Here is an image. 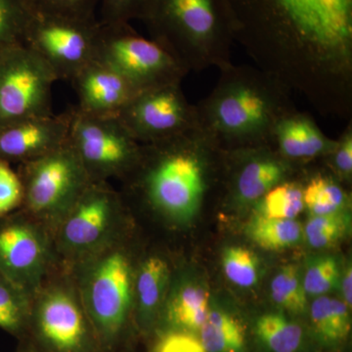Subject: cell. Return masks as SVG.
Masks as SVG:
<instances>
[{"label":"cell","mask_w":352,"mask_h":352,"mask_svg":"<svg viewBox=\"0 0 352 352\" xmlns=\"http://www.w3.org/2000/svg\"><path fill=\"white\" fill-rule=\"evenodd\" d=\"M16 352H19V351H16Z\"/></svg>","instance_id":"ab89813d"},{"label":"cell","mask_w":352,"mask_h":352,"mask_svg":"<svg viewBox=\"0 0 352 352\" xmlns=\"http://www.w3.org/2000/svg\"><path fill=\"white\" fill-rule=\"evenodd\" d=\"M254 212L270 219H295L305 210L303 183L289 179L273 187L258 201Z\"/></svg>","instance_id":"484cf974"},{"label":"cell","mask_w":352,"mask_h":352,"mask_svg":"<svg viewBox=\"0 0 352 352\" xmlns=\"http://www.w3.org/2000/svg\"><path fill=\"white\" fill-rule=\"evenodd\" d=\"M56 76L24 43L0 52V129L53 113Z\"/></svg>","instance_id":"7c38bea8"},{"label":"cell","mask_w":352,"mask_h":352,"mask_svg":"<svg viewBox=\"0 0 352 352\" xmlns=\"http://www.w3.org/2000/svg\"><path fill=\"white\" fill-rule=\"evenodd\" d=\"M17 351L19 352H36L32 351L31 347L27 346L24 342H20L19 347H18Z\"/></svg>","instance_id":"f35d334b"},{"label":"cell","mask_w":352,"mask_h":352,"mask_svg":"<svg viewBox=\"0 0 352 352\" xmlns=\"http://www.w3.org/2000/svg\"><path fill=\"white\" fill-rule=\"evenodd\" d=\"M226 277L237 286H254L258 280V259L254 252L242 247H230L222 256Z\"/></svg>","instance_id":"4dcf8cb0"},{"label":"cell","mask_w":352,"mask_h":352,"mask_svg":"<svg viewBox=\"0 0 352 352\" xmlns=\"http://www.w3.org/2000/svg\"><path fill=\"white\" fill-rule=\"evenodd\" d=\"M32 14L25 0H0V52L24 43Z\"/></svg>","instance_id":"f1b7e54d"},{"label":"cell","mask_w":352,"mask_h":352,"mask_svg":"<svg viewBox=\"0 0 352 352\" xmlns=\"http://www.w3.org/2000/svg\"><path fill=\"white\" fill-rule=\"evenodd\" d=\"M118 119L140 144H150L198 127L196 106L182 85H164L139 92Z\"/></svg>","instance_id":"5bb4252c"},{"label":"cell","mask_w":352,"mask_h":352,"mask_svg":"<svg viewBox=\"0 0 352 352\" xmlns=\"http://www.w3.org/2000/svg\"><path fill=\"white\" fill-rule=\"evenodd\" d=\"M347 227V212L327 215L310 214L303 234L311 247L323 249L336 244L346 234Z\"/></svg>","instance_id":"f546056e"},{"label":"cell","mask_w":352,"mask_h":352,"mask_svg":"<svg viewBox=\"0 0 352 352\" xmlns=\"http://www.w3.org/2000/svg\"><path fill=\"white\" fill-rule=\"evenodd\" d=\"M66 112L30 118L0 129V160L25 164L54 151L68 142Z\"/></svg>","instance_id":"2e32d148"},{"label":"cell","mask_w":352,"mask_h":352,"mask_svg":"<svg viewBox=\"0 0 352 352\" xmlns=\"http://www.w3.org/2000/svg\"><path fill=\"white\" fill-rule=\"evenodd\" d=\"M34 13L80 19H98L100 0H25Z\"/></svg>","instance_id":"1f68e13d"},{"label":"cell","mask_w":352,"mask_h":352,"mask_svg":"<svg viewBox=\"0 0 352 352\" xmlns=\"http://www.w3.org/2000/svg\"><path fill=\"white\" fill-rule=\"evenodd\" d=\"M154 352H207L190 333L166 332L157 340Z\"/></svg>","instance_id":"8d00e7d4"},{"label":"cell","mask_w":352,"mask_h":352,"mask_svg":"<svg viewBox=\"0 0 352 352\" xmlns=\"http://www.w3.org/2000/svg\"><path fill=\"white\" fill-rule=\"evenodd\" d=\"M271 296L279 307L292 314L307 309V293L296 265H287L277 273L271 283Z\"/></svg>","instance_id":"83f0119b"},{"label":"cell","mask_w":352,"mask_h":352,"mask_svg":"<svg viewBox=\"0 0 352 352\" xmlns=\"http://www.w3.org/2000/svg\"><path fill=\"white\" fill-rule=\"evenodd\" d=\"M303 203L312 215L347 212L349 197L332 175L317 173L303 183Z\"/></svg>","instance_id":"603a6c76"},{"label":"cell","mask_w":352,"mask_h":352,"mask_svg":"<svg viewBox=\"0 0 352 352\" xmlns=\"http://www.w3.org/2000/svg\"><path fill=\"white\" fill-rule=\"evenodd\" d=\"M271 145L289 163H305L327 156L336 140L326 136L309 115L295 109L277 122Z\"/></svg>","instance_id":"ac0fdd59"},{"label":"cell","mask_w":352,"mask_h":352,"mask_svg":"<svg viewBox=\"0 0 352 352\" xmlns=\"http://www.w3.org/2000/svg\"><path fill=\"white\" fill-rule=\"evenodd\" d=\"M101 352H120L133 314V276L120 237L69 266Z\"/></svg>","instance_id":"5b68a950"},{"label":"cell","mask_w":352,"mask_h":352,"mask_svg":"<svg viewBox=\"0 0 352 352\" xmlns=\"http://www.w3.org/2000/svg\"><path fill=\"white\" fill-rule=\"evenodd\" d=\"M234 38L326 117L352 115V0H226Z\"/></svg>","instance_id":"6da1fadb"},{"label":"cell","mask_w":352,"mask_h":352,"mask_svg":"<svg viewBox=\"0 0 352 352\" xmlns=\"http://www.w3.org/2000/svg\"><path fill=\"white\" fill-rule=\"evenodd\" d=\"M247 235L261 249L282 251L300 242L303 229L296 219H270L254 212L248 223Z\"/></svg>","instance_id":"7402d4cb"},{"label":"cell","mask_w":352,"mask_h":352,"mask_svg":"<svg viewBox=\"0 0 352 352\" xmlns=\"http://www.w3.org/2000/svg\"><path fill=\"white\" fill-rule=\"evenodd\" d=\"M122 199L108 182H90L52 234L57 258L69 266L120 237Z\"/></svg>","instance_id":"9c48e42d"},{"label":"cell","mask_w":352,"mask_h":352,"mask_svg":"<svg viewBox=\"0 0 352 352\" xmlns=\"http://www.w3.org/2000/svg\"><path fill=\"white\" fill-rule=\"evenodd\" d=\"M256 333L272 352H296L302 346V329L283 315H263L256 324Z\"/></svg>","instance_id":"4316f807"},{"label":"cell","mask_w":352,"mask_h":352,"mask_svg":"<svg viewBox=\"0 0 352 352\" xmlns=\"http://www.w3.org/2000/svg\"><path fill=\"white\" fill-rule=\"evenodd\" d=\"M17 171L23 186L21 208L51 235L92 182L68 142L38 159L19 164Z\"/></svg>","instance_id":"52a82bcc"},{"label":"cell","mask_w":352,"mask_h":352,"mask_svg":"<svg viewBox=\"0 0 352 352\" xmlns=\"http://www.w3.org/2000/svg\"><path fill=\"white\" fill-rule=\"evenodd\" d=\"M200 331L199 340L207 352H241L244 349V326L226 312L210 310Z\"/></svg>","instance_id":"44dd1931"},{"label":"cell","mask_w":352,"mask_h":352,"mask_svg":"<svg viewBox=\"0 0 352 352\" xmlns=\"http://www.w3.org/2000/svg\"><path fill=\"white\" fill-rule=\"evenodd\" d=\"M24 342L36 352H101L94 328L67 268L50 275L32 298Z\"/></svg>","instance_id":"8992f818"},{"label":"cell","mask_w":352,"mask_h":352,"mask_svg":"<svg viewBox=\"0 0 352 352\" xmlns=\"http://www.w3.org/2000/svg\"><path fill=\"white\" fill-rule=\"evenodd\" d=\"M226 157L234 164L230 194L239 204H254L273 187L292 179L294 164L278 154L272 145L252 146L228 150Z\"/></svg>","instance_id":"9a60e30c"},{"label":"cell","mask_w":352,"mask_h":352,"mask_svg":"<svg viewBox=\"0 0 352 352\" xmlns=\"http://www.w3.org/2000/svg\"><path fill=\"white\" fill-rule=\"evenodd\" d=\"M23 186L18 171L11 164L0 160V219L20 210Z\"/></svg>","instance_id":"836d02e7"},{"label":"cell","mask_w":352,"mask_h":352,"mask_svg":"<svg viewBox=\"0 0 352 352\" xmlns=\"http://www.w3.org/2000/svg\"><path fill=\"white\" fill-rule=\"evenodd\" d=\"M352 271L351 267L347 268L342 280V302L351 308L352 303Z\"/></svg>","instance_id":"74e56055"},{"label":"cell","mask_w":352,"mask_h":352,"mask_svg":"<svg viewBox=\"0 0 352 352\" xmlns=\"http://www.w3.org/2000/svg\"><path fill=\"white\" fill-rule=\"evenodd\" d=\"M138 20L188 72L232 63L235 38L226 0H147Z\"/></svg>","instance_id":"277c9868"},{"label":"cell","mask_w":352,"mask_h":352,"mask_svg":"<svg viewBox=\"0 0 352 352\" xmlns=\"http://www.w3.org/2000/svg\"><path fill=\"white\" fill-rule=\"evenodd\" d=\"M32 300L0 273V329L20 342L29 331Z\"/></svg>","instance_id":"cb8c5ba5"},{"label":"cell","mask_w":352,"mask_h":352,"mask_svg":"<svg viewBox=\"0 0 352 352\" xmlns=\"http://www.w3.org/2000/svg\"><path fill=\"white\" fill-rule=\"evenodd\" d=\"M339 264L335 258L325 256L316 259L308 266L303 278L305 293L310 296H322L339 282Z\"/></svg>","instance_id":"d6a6232c"},{"label":"cell","mask_w":352,"mask_h":352,"mask_svg":"<svg viewBox=\"0 0 352 352\" xmlns=\"http://www.w3.org/2000/svg\"><path fill=\"white\" fill-rule=\"evenodd\" d=\"M57 258L50 231L22 208L0 219V273L31 300Z\"/></svg>","instance_id":"8fae6325"},{"label":"cell","mask_w":352,"mask_h":352,"mask_svg":"<svg viewBox=\"0 0 352 352\" xmlns=\"http://www.w3.org/2000/svg\"><path fill=\"white\" fill-rule=\"evenodd\" d=\"M170 270L166 259L152 256L134 270L133 310L139 325L144 330L156 323L168 296Z\"/></svg>","instance_id":"d6986e66"},{"label":"cell","mask_w":352,"mask_h":352,"mask_svg":"<svg viewBox=\"0 0 352 352\" xmlns=\"http://www.w3.org/2000/svg\"><path fill=\"white\" fill-rule=\"evenodd\" d=\"M147 0H100L101 23H131L139 19Z\"/></svg>","instance_id":"e575fe53"},{"label":"cell","mask_w":352,"mask_h":352,"mask_svg":"<svg viewBox=\"0 0 352 352\" xmlns=\"http://www.w3.org/2000/svg\"><path fill=\"white\" fill-rule=\"evenodd\" d=\"M98 19L32 14L24 43L56 76L71 80L95 59Z\"/></svg>","instance_id":"4fadbf2b"},{"label":"cell","mask_w":352,"mask_h":352,"mask_svg":"<svg viewBox=\"0 0 352 352\" xmlns=\"http://www.w3.org/2000/svg\"><path fill=\"white\" fill-rule=\"evenodd\" d=\"M221 151L198 127L141 144L138 163L124 178L127 190L168 219H192L210 188L212 159Z\"/></svg>","instance_id":"3957f363"},{"label":"cell","mask_w":352,"mask_h":352,"mask_svg":"<svg viewBox=\"0 0 352 352\" xmlns=\"http://www.w3.org/2000/svg\"><path fill=\"white\" fill-rule=\"evenodd\" d=\"M80 112L99 118H118L139 94L124 76L94 59L71 80Z\"/></svg>","instance_id":"e0dca14e"},{"label":"cell","mask_w":352,"mask_h":352,"mask_svg":"<svg viewBox=\"0 0 352 352\" xmlns=\"http://www.w3.org/2000/svg\"><path fill=\"white\" fill-rule=\"evenodd\" d=\"M331 168L340 180L351 179L352 175V126L351 120L349 126L342 131V135L336 140V145L327 156Z\"/></svg>","instance_id":"d590c367"},{"label":"cell","mask_w":352,"mask_h":352,"mask_svg":"<svg viewBox=\"0 0 352 352\" xmlns=\"http://www.w3.org/2000/svg\"><path fill=\"white\" fill-rule=\"evenodd\" d=\"M95 59L124 76L138 91L182 85L189 73L164 46L138 34L131 23H101Z\"/></svg>","instance_id":"ba28073f"},{"label":"cell","mask_w":352,"mask_h":352,"mask_svg":"<svg viewBox=\"0 0 352 352\" xmlns=\"http://www.w3.org/2000/svg\"><path fill=\"white\" fill-rule=\"evenodd\" d=\"M208 302V292L200 285L182 283L175 287L162 309L164 320L171 328L168 332L200 330L210 312Z\"/></svg>","instance_id":"ffe728a7"},{"label":"cell","mask_w":352,"mask_h":352,"mask_svg":"<svg viewBox=\"0 0 352 352\" xmlns=\"http://www.w3.org/2000/svg\"><path fill=\"white\" fill-rule=\"evenodd\" d=\"M68 144L80 159L90 180L124 179L138 163L141 144L118 118H99L78 110L68 111Z\"/></svg>","instance_id":"30bf717a"},{"label":"cell","mask_w":352,"mask_h":352,"mask_svg":"<svg viewBox=\"0 0 352 352\" xmlns=\"http://www.w3.org/2000/svg\"><path fill=\"white\" fill-rule=\"evenodd\" d=\"M219 72L195 105L198 129L223 151L271 145L277 122L296 109L291 90L258 67L231 63Z\"/></svg>","instance_id":"7a4b0ae2"},{"label":"cell","mask_w":352,"mask_h":352,"mask_svg":"<svg viewBox=\"0 0 352 352\" xmlns=\"http://www.w3.org/2000/svg\"><path fill=\"white\" fill-rule=\"evenodd\" d=\"M349 307L342 300L321 296L312 302V324L317 335L327 342L346 340L351 330Z\"/></svg>","instance_id":"d4e9b609"}]
</instances>
